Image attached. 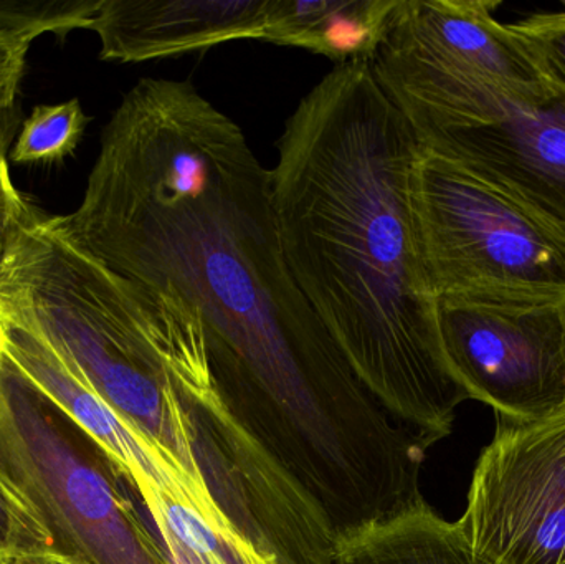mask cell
Segmentation results:
<instances>
[{"label":"cell","mask_w":565,"mask_h":564,"mask_svg":"<svg viewBox=\"0 0 565 564\" xmlns=\"http://www.w3.org/2000/svg\"><path fill=\"white\" fill-rule=\"evenodd\" d=\"M66 237L198 311L225 413L316 502L361 489L401 427L355 376L282 252L270 169L189 79L142 78L102 132Z\"/></svg>","instance_id":"1"},{"label":"cell","mask_w":565,"mask_h":564,"mask_svg":"<svg viewBox=\"0 0 565 564\" xmlns=\"http://www.w3.org/2000/svg\"><path fill=\"white\" fill-rule=\"evenodd\" d=\"M417 146L371 63L334 65L286 119L270 181L299 290L365 390L428 450L471 396L445 353L418 241Z\"/></svg>","instance_id":"2"},{"label":"cell","mask_w":565,"mask_h":564,"mask_svg":"<svg viewBox=\"0 0 565 564\" xmlns=\"http://www.w3.org/2000/svg\"><path fill=\"white\" fill-rule=\"evenodd\" d=\"M0 321L43 341L129 426L204 482L189 406L218 400L198 311L128 280L32 204L0 285Z\"/></svg>","instance_id":"3"},{"label":"cell","mask_w":565,"mask_h":564,"mask_svg":"<svg viewBox=\"0 0 565 564\" xmlns=\"http://www.w3.org/2000/svg\"><path fill=\"white\" fill-rule=\"evenodd\" d=\"M417 141L510 192L565 231V89L514 85L384 30L371 60Z\"/></svg>","instance_id":"4"},{"label":"cell","mask_w":565,"mask_h":564,"mask_svg":"<svg viewBox=\"0 0 565 564\" xmlns=\"http://www.w3.org/2000/svg\"><path fill=\"white\" fill-rule=\"evenodd\" d=\"M0 473L56 552L86 564H168L105 449L0 348Z\"/></svg>","instance_id":"5"},{"label":"cell","mask_w":565,"mask_h":564,"mask_svg":"<svg viewBox=\"0 0 565 564\" xmlns=\"http://www.w3.org/2000/svg\"><path fill=\"white\" fill-rule=\"evenodd\" d=\"M412 207L438 300L563 304L565 231L504 189L418 142Z\"/></svg>","instance_id":"6"},{"label":"cell","mask_w":565,"mask_h":564,"mask_svg":"<svg viewBox=\"0 0 565 564\" xmlns=\"http://www.w3.org/2000/svg\"><path fill=\"white\" fill-rule=\"evenodd\" d=\"M458 525L475 564H565V406L540 421L497 416Z\"/></svg>","instance_id":"7"},{"label":"cell","mask_w":565,"mask_h":564,"mask_svg":"<svg viewBox=\"0 0 565 564\" xmlns=\"http://www.w3.org/2000/svg\"><path fill=\"white\" fill-rule=\"evenodd\" d=\"M445 353L471 400L497 416L540 421L565 406V301L438 300Z\"/></svg>","instance_id":"8"},{"label":"cell","mask_w":565,"mask_h":564,"mask_svg":"<svg viewBox=\"0 0 565 564\" xmlns=\"http://www.w3.org/2000/svg\"><path fill=\"white\" fill-rule=\"evenodd\" d=\"M0 348L36 387L108 453L142 503L159 496L191 499L212 496L207 483L192 479L175 460L129 426L35 334L0 321Z\"/></svg>","instance_id":"9"},{"label":"cell","mask_w":565,"mask_h":564,"mask_svg":"<svg viewBox=\"0 0 565 564\" xmlns=\"http://www.w3.org/2000/svg\"><path fill=\"white\" fill-rule=\"evenodd\" d=\"M271 0H102L89 30L106 62L178 58L238 40H260Z\"/></svg>","instance_id":"10"},{"label":"cell","mask_w":565,"mask_h":564,"mask_svg":"<svg viewBox=\"0 0 565 564\" xmlns=\"http://www.w3.org/2000/svg\"><path fill=\"white\" fill-rule=\"evenodd\" d=\"M494 0H397L388 32L483 75L514 83L550 82L526 46L497 19Z\"/></svg>","instance_id":"11"},{"label":"cell","mask_w":565,"mask_h":564,"mask_svg":"<svg viewBox=\"0 0 565 564\" xmlns=\"http://www.w3.org/2000/svg\"><path fill=\"white\" fill-rule=\"evenodd\" d=\"M397 0H271L264 42L296 46L334 65L369 62Z\"/></svg>","instance_id":"12"},{"label":"cell","mask_w":565,"mask_h":564,"mask_svg":"<svg viewBox=\"0 0 565 564\" xmlns=\"http://www.w3.org/2000/svg\"><path fill=\"white\" fill-rule=\"evenodd\" d=\"M332 564H475L458 522L422 502L335 536Z\"/></svg>","instance_id":"13"},{"label":"cell","mask_w":565,"mask_h":564,"mask_svg":"<svg viewBox=\"0 0 565 564\" xmlns=\"http://www.w3.org/2000/svg\"><path fill=\"white\" fill-rule=\"evenodd\" d=\"M89 118L78 98L40 105L23 121L10 152L15 164H53L72 155L82 141Z\"/></svg>","instance_id":"14"},{"label":"cell","mask_w":565,"mask_h":564,"mask_svg":"<svg viewBox=\"0 0 565 564\" xmlns=\"http://www.w3.org/2000/svg\"><path fill=\"white\" fill-rule=\"evenodd\" d=\"M102 0H0V33L29 43L43 33L60 40L89 29Z\"/></svg>","instance_id":"15"},{"label":"cell","mask_w":565,"mask_h":564,"mask_svg":"<svg viewBox=\"0 0 565 564\" xmlns=\"http://www.w3.org/2000/svg\"><path fill=\"white\" fill-rule=\"evenodd\" d=\"M52 550L55 543L42 520L0 473V564Z\"/></svg>","instance_id":"16"},{"label":"cell","mask_w":565,"mask_h":564,"mask_svg":"<svg viewBox=\"0 0 565 564\" xmlns=\"http://www.w3.org/2000/svg\"><path fill=\"white\" fill-rule=\"evenodd\" d=\"M544 75L565 89V7L508 23Z\"/></svg>","instance_id":"17"},{"label":"cell","mask_w":565,"mask_h":564,"mask_svg":"<svg viewBox=\"0 0 565 564\" xmlns=\"http://www.w3.org/2000/svg\"><path fill=\"white\" fill-rule=\"evenodd\" d=\"M9 146L7 142H0V285H2L7 258H9L20 219L30 205V202L17 191L10 178L9 158H7Z\"/></svg>","instance_id":"18"},{"label":"cell","mask_w":565,"mask_h":564,"mask_svg":"<svg viewBox=\"0 0 565 564\" xmlns=\"http://www.w3.org/2000/svg\"><path fill=\"white\" fill-rule=\"evenodd\" d=\"M29 43L0 33V108L15 106L17 89L25 70Z\"/></svg>","instance_id":"19"},{"label":"cell","mask_w":565,"mask_h":564,"mask_svg":"<svg viewBox=\"0 0 565 564\" xmlns=\"http://www.w3.org/2000/svg\"><path fill=\"white\" fill-rule=\"evenodd\" d=\"M162 543V552H164L166 560H168V564H204L199 562L195 556H192L191 553L185 552L181 545L174 542L171 539H161Z\"/></svg>","instance_id":"20"},{"label":"cell","mask_w":565,"mask_h":564,"mask_svg":"<svg viewBox=\"0 0 565 564\" xmlns=\"http://www.w3.org/2000/svg\"><path fill=\"white\" fill-rule=\"evenodd\" d=\"M10 564H86L63 555V553L52 550V552L42 553V555L29 556V558L12 560Z\"/></svg>","instance_id":"21"},{"label":"cell","mask_w":565,"mask_h":564,"mask_svg":"<svg viewBox=\"0 0 565 564\" xmlns=\"http://www.w3.org/2000/svg\"><path fill=\"white\" fill-rule=\"evenodd\" d=\"M19 111L15 106L12 108H0V142L12 145L13 132L17 131Z\"/></svg>","instance_id":"22"},{"label":"cell","mask_w":565,"mask_h":564,"mask_svg":"<svg viewBox=\"0 0 565 564\" xmlns=\"http://www.w3.org/2000/svg\"><path fill=\"white\" fill-rule=\"evenodd\" d=\"M2 564H10V563H2Z\"/></svg>","instance_id":"23"}]
</instances>
